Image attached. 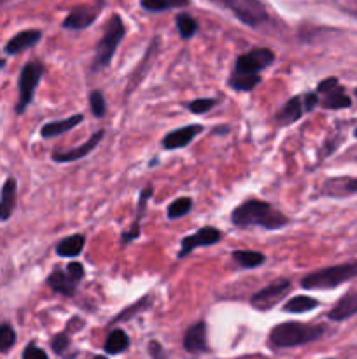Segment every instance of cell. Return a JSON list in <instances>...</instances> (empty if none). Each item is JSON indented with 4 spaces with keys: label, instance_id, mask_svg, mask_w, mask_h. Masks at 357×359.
Returning <instances> with one entry per match:
<instances>
[{
    "label": "cell",
    "instance_id": "6da1fadb",
    "mask_svg": "<svg viewBox=\"0 0 357 359\" xmlns=\"http://www.w3.org/2000/svg\"><path fill=\"white\" fill-rule=\"evenodd\" d=\"M231 223L240 228L261 226L265 230H280L289 224V219L268 202L247 200L231 212Z\"/></svg>",
    "mask_w": 357,
    "mask_h": 359
},
{
    "label": "cell",
    "instance_id": "7a4b0ae2",
    "mask_svg": "<svg viewBox=\"0 0 357 359\" xmlns=\"http://www.w3.org/2000/svg\"><path fill=\"white\" fill-rule=\"evenodd\" d=\"M326 333L322 325H303V323H282L270 332L268 344L272 349H289V347L307 346L315 342Z\"/></svg>",
    "mask_w": 357,
    "mask_h": 359
},
{
    "label": "cell",
    "instance_id": "3957f363",
    "mask_svg": "<svg viewBox=\"0 0 357 359\" xmlns=\"http://www.w3.org/2000/svg\"><path fill=\"white\" fill-rule=\"evenodd\" d=\"M354 277H357V262H349L310 273L301 280V287L303 290H332V287L349 283Z\"/></svg>",
    "mask_w": 357,
    "mask_h": 359
},
{
    "label": "cell",
    "instance_id": "277c9868",
    "mask_svg": "<svg viewBox=\"0 0 357 359\" xmlns=\"http://www.w3.org/2000/svg\"><path fill=\"white\" fill-rule=\"evenodd\" d=\"M125 37V25L122 20L114 14V16L108 20L107 28H105L104 37L100 39L97 46V55L93 60V70H102L105 67H108V63L112 62V56H114L115 49H118L119 42Z\"/></svg>",
    "mask_w": 357,
    "mask_h": 359
},
{
    "label": "cell",
    "instance_id": "5b68a950",
    "mask_svg": "<svg viewBox=\"0 0 357 359\" xmlns=\"http://www.w3.org/2000/svg\"><path fill=\"white\" fill-rule=\"evenodd\" d=\"M214 2L227 7L241 23L248 27H259L268 20V13L261 0H214Z\"/></svg>",
    "mask_w": 357,
    "mask_h": 359
},
{
    "label": "cell",
    "instance_id": "8992f818",
    "mask_svg": "<svg viewBox=\"0 0 357 359\" xmlns=\"http://www.w3.org/2000/svg\"><path fill=\"white\" fill-rule=\"evenodd\" d=\"M44 74V67L38 62H28L27 65L21 69L20 81H18V86H20V100H18L16 112L21 114L24 112L27 105L30 104L31 98H34L35 88L41 83V77Z\"/></svg>",
    "mask_w": 357,
    "mask_h": 359
},
{
    "label": "cell",
    "instance_id": "52a82bcc",
    "mask_svg": "<svg viewBox=\"0 0 357 359\" xmlns=\"http://www.w3.org/2000/svg\"><path fill=\"white\" fill-rule=\"evenodd\" d=\"M318 104L324 109L338 111V109H349L352 105V98L345 93V88L338 83L336 77H328L317 86Z\"/></svg>",
    "mask_w": 357,
    "mask_h": 359
},
{
    "label": "cell",
    "instance_id": "ba28073f",
    "mask_svg": "<svg viewBox=\"0 0 357 359\" xmlns=\"http://www.w3.org/2000/svg\"><path fill=\"white\" fill-rule=\"evenodd\" d=\"M275 62V55L268 48H255L238 56L233 74H259Z\"/></svg>",
    "mask_w": 357,
    "mask_h": 359
},
{
    "label": "cell",
    "instance_id": "9c48e42d",
    "mask_svg": "<svg viewBox=\"0 0 357 359\" xmlns=\"http://www.w3.org/2000/svg\"><path fill=\"white\" fill-rule=\"evenodd\" d=\"M290 291V283L289 280H275V283L268 284L266 287H262L261 291L252 297V305H254L258 311H270V309L275 307L279 302H282L287 297V293Z\"/></svg>",
    "mask_w": 357,
    "mask_h": 359
},
{
    "label": "cell",
    "instance_id": "30bf717a",
    "mask_svg": "<svg viewBox=\"0 0 357 359\" xmlns=\"http://www.w3.org/2000/svg\"><path fill=\"white\" fill-rule=\"evenodd\" d=\"M223 238V233H220L217 228L214 226H205L200 228L195 235H189V237H184L181 242V251H178V258H186L189 252L195 251L196 248H206V245H214Z\"/></svg>",
    "mask_w": 357,
    "mask_h": 359
},
{
    "label": "cell",
    "instance_id": "8fae6325",
    "mask_svg": "<svg viewBox=\"0 0 357 359\" xmlns=\"http://www.w3.org/2000/svg\"><path fill=\"white\" fill-rule=\"evenodd\" d=\"M104 135H105L104 130H98V132L93 133V135H91L90 139L83 144V146H77V147H74V149H69V151H56V153H52V160H55L56 163H70V161L80 160V158L88 156V154H90L91 151H93L94 147L102 142Z\"/></svg>",
    "mask_w": 357,
    "mask_h": 359
},
{
    "label": "cell",
    "instance_id": "7c38bea8",
    "mask_svg": "<svg viewBox=\"0 0 357 359\" xmlns=\"http://www.w3.org/2000/svg\"><path fill=\"white\" fill-rule=\"evenodd\" d=\"M100 7L98 6H80L76 7L69 16L63 21V28L66 30H84V28L90 27L94 20L100 14Z\"/></svg>",
    "mask_w": 357,
    "mask_h": 359
},
{
    "label": "cell",
    "instance_id": "4fadbf2b",
    "mask_svg": "<svg viewBox=\"0 0 357 359\" xmlns=\"http://www.w3.org/2000/svg\"><path fill=\"white\" fill-rule=\"evenodd\" d=\"M202 126L200 125H189L184 126V128L174 130V132L168 133L163 139V147L164 149H181V147H186L200 132H202Z\"/></svg>",
    "mask_w": 357,
    "mask_h": 359
},
{
    "label": "cell",
    "instance_id": "5bb4252c",
    "mask_svg": "<svg viewBox=\"0 0 357 359\" xmlns=\"http://www.w3.org/2000/svg\"><path fill=\"white\" fill-rule=\"evenodd\" d=\"M184 349L191 354H203L209 347H206V325L205 323H198V325L191 326L186 332L184 337Z\"/></svg>",
    "mask_w": 357,
    "mask_h": 359
},
{
    "label": "cell",
    "instance_id": "9a60e30c",
    "mask_svg": "<svg viewBox=\"0 0 357 359\" xmlns=\"http://www.w3.org/2000/svg\"><path fill=\"white\" fill-rule=\"evenodd\" d=\"M357 314V291H350L345 297L336 302L335 307L329 311L328 318L331 321H346L349 318Z\"/></svg>",
    "mask_w": 357,
    "mask_h": 359
},
{
    "label": "cell",
    "instance_id": "2e32d148",
    "mask_svg": "<svg viewBox=\"0 0 357 359\" xmlns=\"http://www.w3.org/2000/svg\"><path fill=\"white\" fill-rule=\"evenodd\" d=\"M16 181L9 177L6 184L2 186V191H0V221H7L13 216L14 207H16Z\"/></svg>",
    "mask_w": 357,
    "mask_h": 359
},
{
    "label": "cell",
    "instance_id": "e0dca14e",
    "mask_svg": "<svg viewBox=\"0 0 357 359\" xmlns=\"http://www.w3.org/2000/svg\"><path fill=\"white\" fill-rule=\"evenodd\" d=\"M42 34L38 30H24L20 34L14 35L9 42L6 44V53L9 55H18V53L24 51V49L31 48V46L37 44L41 41Z\"/></svg>",
    "mask_w": 357,
    "mask_h": 359
},
{
    "label": "cell",
    "instance_id": "ac0fdd59",
    "mask_svg": "<svg viewBox=\"0 0 357 359\" xmlns=\"http://www.w3.org/2000/svg\"><path fill=\"white\" fill-rule=\"evenodd\" d=\"M48 286L51 287L55 293L63 294V297H74L77 283L66 273V270H55V272H51V276L48 277Z\"/></svg>",
    "mask_w": 357,
    "mask_h": 359
},
{
    "label": "cell",
    "instance_id": "d6986e66",
    "mask_svg": "<svg viewBox=\"0 0 357 359\" xmlns=\"http://www.w3.org/2000/svg\"><path fill=\"white\" fill-rule=\"evenodd\" d=\"M84 119L83 114H74L66 119H59V121H51V123H46L44 126L41 128V135L44 139H51V137H58L62 133L69 132V130L76 128L80 121Z\"/></svg>",
    "mask_w": 357,
    "mask_h": 359
},
{
    "label": "cell",
    "instance_id": "ffe728a7",
    "mask_svg": "<svg viewBox=\"0 0 357 359\" xmlns=\"http://www.w3.org/2000/svg\"><path fill=\"white\" fill-rule=\"evenodd\" d=\"M303 104H301V97H293L290 100H287L286 104H284V107L280 109L279 114H276L275 121L276 125L280 126H286V125H290V123L298 121V119L303 116Z\"/></svg>",
    "mask_w": 357,
    "mask_h": 359
},
{
    "label": "cell",
    "instance_id": "44dd1931",
    "mask_svg": "<svg viewBox=\"0 0 357 359\" xmlns=\"http://www.w3.org/2000/svg\"><path fill=\"white\" fill-rule=\"evenodd\" d=\"M84 244H86V238L84 235L77 233L72 237H66L56 245V255L62 256V258H76L80 252L84 251Z\"/></svg>",
    "mask_w": 357,
    "mask_h": 359
},
{
    "label": "cell",
    "instance_id": "7402d4cb",
    "mask_svg": "<svg viewBox=\"0 0 357 359\" xmlns=\"http://www.w3.org/2000/svg\"><path fill=\"white\" fill-rule=\"evenodd\" d=\"M128 346H130V337L126 335L122 330H114V332L107 337V340H105L104 349L105 353L111 354V356H115V354L125 353V351L128 349Z\"/></svg>",
    "mask_w": 357,
    "mask_h": 359
},
{
    "label": "cell",
    "instance_id": "603a6c76",
    "mask_svg": "<svg viewBox=\"0 0 357 359\" xmlns=\"http://www.w3.org/2000/svg\"><path fill=\"white\" fill-rule=\"evenodd\" d=\"M318 307V302L312 297H294L284 305V311L286 312H293V314H303V312H310L314 309Z\"/></svg>",
    "mask_w": 357,
    "mask_h": 359
},
{
    "label": "cell",
    "instance_id": "cb8c5ba5",
    "mask_svg": "<svg viewBox=\"0 0 357 359\" xmlns=\"http://www.w3.org/2000/svg\"><path fill=\"white\" fill-rule=\"evenodd\" d=\"M231 256H233L234 263L241 269H258L266 259L265 255L255 251H234Z\"/></svg>",
    "mask_w": 357,
    "mask_h": 359
},
{
    "label": "cell",
    "instance_id": "d4e9b609",
    "mask_svg": "<svg viewBox=\"0 0 357 359\" xmlns=\"http://www.w3.org/2000/svg\"><path fill=\"white\" fill-rule=\"evenodd\" d=\"M261 83L259 74H233L230 77V86L237 91H251Z\"/></svg>",
    "mask_w": 357,
    "mask_h": 359
},
{
    "label": "cell",
    "instance_id": "484cf974",
    "mask_svg": "<svg viewBox=\"0 0 357 359\" xmlns=\"http://www.w3.org/2000/svg\"><path fill=\"white\" fill-rule=\"evenodd\" d=\"M144 9L153 11V13H160V11L168 9H178V7H186L189 0H140Z\"/></svg>",
    "mask_w": 357,
    "mask_h": 359
},
{
    "label": "cell",
    "instance_id": "4316f807",
    "mask_svg": "<svg viewBox=\"0 0 357 359\" xmlns=\"http://www.w3.org/2000/svg\"><path fill=\"white\" fill-rule=\"evenodd\" d=\"M192 209V200L188 196H182V198L174 200V202L168 205V219H178V217H184L191 212Z\"/></svg>",
    "mask_w": 357,
    "mask_h": 359
},
{
    "label": "cell",
    "instance_id": "83f0119b",
    "mask_svg": "<svg viewBox=\"0 0 357 359\" xmlns=\"http://www.w3.org/2000/svg\"><path fill=\"white\" fill-rule=\"evenodd\" d=\"M175 21H177L178 34H181V37L184 39V41L191 39L192 35L198 32V23H196L195 18L189 16V14H178Z\"/></svg>",
    "mask_w": 357,
    "mask_h": 359
},
{
    "label": "cell",
    "instance_id": "f1b7e54d",
    "mask_svg": "<svg viewBox=\"0 0 357 359\" xmlns=\"http://www.w3.org/2000/svg\"><path fill=\"white\" fill-rule=\"evenodd\" d=\"M16 344V332L10 325H0V353H7Z\"/></svg>",
    "mask_w": 357,
    "mask_h": 359
},
{
    "label": "cell",
    "instance_id": "f546056e",
    "mask_svg": "<svg viewBox=\"0 0 357 359\" xmlns=\"http://www.w3.org/2000/svg\"><path fill=\"white\" fill-rule=\"evenodd\" d=\"M90 107L93 112L94 118H104L105 111H107V104H105V98L102 95V91L94 90L90 93Z\"/></svg>",
    "mask_w": 357,
    "mask_h": 359
},
{
    "label": "cell",
    "instance_id": "4dcf8cb0",
    "mask_svg": "<svg viewBox=\"0 0 357 359\" xmlns=\"http://www.w3.org/2000/svg\"><path fill=\"white\" fill-rule=\"evenodd\" d=\"M216 105L214 98H198V100H192L188 104V109L192 114H203V112L210 111V109Z\"/></svg>",
    "mask_w": 357,
    "mask_h": 359
},
{
    "label": "cell",
    "instance_id": "1f68e13d",
    "mask_svg": "<svg viewBox=\"0 0 357 359\" xmlns=\"http://www.w3.org/2000/svg\"><path fill=\"white\" fill-rule=\"evenodd\" d=\"M69 344H70V339H69V335H66V332L59 333V335H56L55 339L51 340L52 351H55L56 354H59V356H62V354L69 349Z\"/></svg>",
    "mask_w": 357,
    "mask_h": 359
},
{
    "label": "cell",
    "instance_id": "d6a6232c",
    "mask_svg": "<svg viewBox=\"0 0 357 359\" xmlns=\"http://www.w3.org/2000/svg\"><path fill=\"white\" fill-rule=\"evenodd\" d=\"M146 307H147V304H146V298H144V300L136 302L135 305H132V307H130V309H126L125 312H121V314H119L118 318L114 319V323H118V321H126V319L132 318V316L135 314V312H136V314H139V312L144 311V309H146Z\"/></svg>",
    "mask_w": 357,
    "mask_h": 359
},
{
    "label": "cell",
    "instance_id": "836d02e7",
    "mask_svg": "<svg viewBox=\"0 0 357 359\" xmlns=\"http://www.w3.org/2000/svg\"><path fill=\"white\" fill-rule=\"evenodd\" d=\"M66 273H69V276L72 277V279L76 280L77 284H79L80 280L84 279V266L80 265V263L72 262V263H69V265H66Z\"/></svg>",
    "mask_w": 357,
    "mask_h": 359
},
{
    "label": "cell",
    "instance_id": "e575fe53",
    "mask_svg": "<svg viewBox=\"0 0 357 359\" xmlns=\"http://www.w3.org/2000/svg\"><path fill=\"white\" fill-rule=\"evenodd\" d=\"M23 359H48V354L42 349H38V347H35L34 344H30V346L23 351Z\"/></svg>",
    "mask_w": 357,
    "mask_h": 359
},
{
    "label": "cell",
    "instance_id": "d590c367",
    "mask_svg": "<svg viewBox=\"0 0 357 359\" xmlns=\"http://www.w3.org/2000/svg\"><path fill=\"white\" fill-rule=\"evenodd\" d=\"M303 100H304V104H303L304 112H310V111H314L315 107H317L318 95L317 93H304Z\"/></svg>",
    "mask_w": 357,
    "mask_h": 359
},
{
    "label": "cell",
    "instance_id": "8d00e7d4",
    "mask_svg": "<svg viewBox=\"0 0 357 359\" xmlns=\"http://www.w3.org/2000/svg\"><path fill=\"white\" fill-rule=\"evenodd\" d=\"M342 191L343 195H354L357 193V177L356 179H342Z\"/></svg>",
    "mask_w": 357,
    "mask_h": 359
},
{
    "label": "cell",
    "instance_id": "74e56055",
    "mask_svg": "<svg viewBox=\"0 0 357 359\" xmlns=\"http://www.w3.org/2000/svg\"><path fill=\"white\" fill-rule=\"evenodd\" d=\"M149 353L153 354V356H160L161 351H160V347H158V344H156V342L149 344Z\"/></svg>",
    "mask_w": 357,
    "mask_h": 359
},
{
    "label": "cell",
    "instance_id": "f35d334b",
    "mask_svg": "<svg viewBox=\"0 0 357 359\" xmlns=\"http://www.w3.org/2000/svg\"><path fill=\"white\" fill-rule=\"evenodd\" d=\"M4 65H6V62H4V60L0 58V67H4Z\"/></svg>",
    "mask_w": 357,
    "mask_h": 359
},
{
    "label": "cell",
    "instance_id": "ab89813d",
    "mask_svg": "<svg viewBox=\"0 0 357 359\" xmlns=\"http://www.w3.org/2000/svg\"><path fill=\"white\" fill-rule=\"evenodd\" d=\"M354 135H356V137H357V126H356V130H354Z\"/></svg>",
    "mask_w": 357,
    "mask_h": 359
},
{
    "label": "cell",
    "instance_id": "60d3db41",
    "mask_svg": "<svg viewBox=\"0 0 357 359\" xmlns=\"http://www.w3.org/2000/svg\"><path fill=\"white\" fill-rule=\"evenodd\" d=\"M354 95H356V98H357V88H356V90H354Z\"/></svg>",
    "mask_w": 357,
    "mask_h": 359
},
{
    "label": "cell",
    "instance_id": "b9f144b4",
    "mask_svg": "<svg viewBox=\"0 0 357 359\" xmlns=\"http://www.w3.org/2000/svg\"><path fill=\"white\" fill-rule=\"evenodd\" d=\"M0 2H6V0H0Z\"/></svg>",
    "mask_w": 357,
    "mask_h": 359
}]
</instances>
